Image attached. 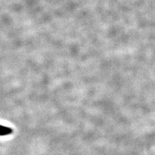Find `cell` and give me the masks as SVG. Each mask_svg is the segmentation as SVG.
Listing matches in <instances>:
<instances>
[{
    "label": "cell",
    "instance_id": "1",
    "mask_svg": "<svg viewBox=\"0 0 155 155\" xmlns=\"http://www.w3.org/2000/svg\"><path fill=\"white\" fill-rule=\"evenodd\" d=\"M12 133V129L3 125H0V136H7Z\"/></svg>",
    "mask_w": 155,
    "mask_h": 155
}]
</instances>
